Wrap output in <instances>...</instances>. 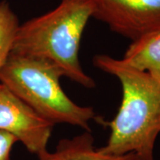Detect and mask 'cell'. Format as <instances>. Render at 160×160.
Wrapping results in <instances>:
<instances>
[{"mask_svg": "<svg viewBox=\"0 0 160 160\" xmlns=\"http://www.w3.org/2000/svg\"><path fill=\"white\" fill-rule=\"evenodd\" d=\"M38 160H139L132 153L124 156H112L102 152L95 148L91 132L70 139H62L53 151L48 149L38 155Z\"/></svg>", "mask_w": 160, "mask_h": 160, "instance_id": "cell-6", "label": "cell"}, {"mask_svg": "<svg viewBox=\"0 0 160 160\" xmlns=\"http://www.w3.org/2000/svg\"><path fill=\"white\" fill-rule=\"evenodd\" d=\"M20 26L19 19L7 1L0 2V69L7 61Z\"/></svg>", "mask_w": 160, "mask_h": 160, "instance_id": "cell-8", "label": "cell"}, {"mask_svg": "<svg viewBox=\"0 0 160 160\" xmlns=\"http://www.w3.org/2000/svg\"><path fill=\"white\" fill-rule=\"evenodd\" d=\"M92 62L116 77L122 86L116 117L109 122L99 120L110 130L108 142L100 150L112 156L132 153L139 160H155V143L160 133V83L122 59L98 54Z\"/></svg>", "mask_w": 160, "mask_h": 160, "instance_id": "cell-1", "label": "cell"}, {"mask_svg": "<svg viewBox=\"0 0 160 160\" xmlns=\"http://www.w3.org/2000/svg\"><path fill=\"white\" fill-rule=\"evenodd\" d=\"M92 18L132 42L160 31V0H92Z\"/></svg>", "mask_w": 160, "mask_h": 160, "instance_id": "cell-4", "label": "cell"}, {"mask_svg": "<svg viewBox=\"0 0 160 160\" xmlns=\"http://www.w3.org/2000/svg\"><path fill=\"white\" fill-rule=\"evenodd\" d=\"M17 142L13 135L0 130V160L11 159L12 149Z\"/></svg>", "mask_w": 160, "mask_h": 160, "instance_id": "cell-9", "label": "cell"}, {"mask_svg": "<svg viewBox=\"0 0 160 160\" xmlns=\"http://www.w3.org/2000/svg\"><path fill=\"white\" fill-rule=\"evenodd\" d=\"M53 126L0 83L1 131L13 135L29 152L38 156L47 150Z\"/></svg>", "mask_w": 160, "mask_h": 160, "instance_id": "cell-5", "label": "cell"}, {"mask_svg": "<svg viewBox=\"0 0 160 160\" xmlns=\"http://www.w3.org/2000/svg\"><path fill=\"white\" fill-rule=\"evenodd\" d=\"M92 0H61L54 9L20 24L12 52L44 59L70 80L93 88L94 80L79 62L80 43L92 18Z\"/></svg>", "mask_w": 160, "mask_h": 160, "instance_id": "cell-2", "label": "cell"}, {"mask_svg": "<svg viewBox=\"0 0 160 160\" xmlns=\"http://www.w3.org/2000/svg\"><path fill=\"white\" fill-rule=\"evenodd\" d=\"M62 77V71L50 62L13 52L0 69V83L40 117L54 126L69 124L90 132V121L96 119L94 110L75 103L65 93Z\"/></svg>", "mask_w": 160, "mask_h": 160, "instance_id": "cell-3", "label": "cell"}, {"mask_svg": "<svg viewBox=\"0 0 160 160\" xmlns=\"http://www.w3.org/2000/svg\"><path fill=\"white\" fill-rule=\"evenodd\" d=\"M122 60L160 83V31L132 42Z\"/></svg>", "mask_w": 160, "mask_h": 160, "instance_id": "cell-7", "label": "cell"}]
</instances>
